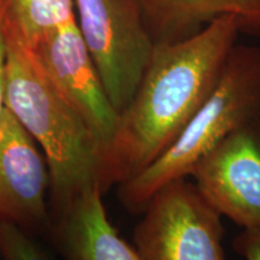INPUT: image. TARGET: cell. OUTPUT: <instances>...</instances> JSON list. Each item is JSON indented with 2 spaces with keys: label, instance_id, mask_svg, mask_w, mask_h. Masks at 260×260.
I'll return each mask as SVG.
<instances>
[{
  "label": "cell",
  "instance_id": "obj_7",
  "mask_svg": "<svg viewBox=\"0 0 260 260\" xmlns=\"http://www.w3.org/2000/svg\"><path fill=\"white\" fill-rule=\"evenodd\" d=\"M32 48L52 82L86 121L105 151L119 113L107 96L76 17L54 28Z\"/></svg>",
  "mask_w": 260,
  "mask_h": 260
},
{
  "label": "cell",
  "instance_id": "obj_8",
  "mask_svg": "<svg viewBox=\"0 0 260 260\" xmlns=\"http://www.w3.org/2000/svg\"><path fill=\"white\" fill-rule=\"evenodd\" d=\"M45 155L8 107L0 116V218L38 226L47 218Z\"/></svg>",
  "mask_w": 260,
  "mask_h": 260
},
{
  "label": "cell",
  "instance_id": "obj_12",
  "mask_svg": "<svg viewBox=\"0 0 260 260\" xmlns=\"http://www.w3.org/2000/svg\"><path fill=\"white\" fill-rule=\"evenodd\" d=\"M0 256L8 260H47L52 256L24 233L23 226L0 218Z\"/></svg>",
  "mask_w": 260,
  "mask_h": 260
},
{
  "label": "cell",
  "instance_id": "obj_9",
  "mask_svg": "<svg viewBox=\"0 0 260 260\" xmlns=\"http://www.w3.org/2000/svg\"><path fill=\"white\" fill-rule=\"evenodd\" d=\"M103 193L95 180L65 201L67 210L58 230L61 253L70 260H140L133 243L122 239L110 222Z\"/></svg>",
  "mask_w": 260,
  "mask_h": 260
},
{
  "label": "cell",
  "instance_id": "obj_3",
  "mask_svg": "<svg viewBox=\"0 0 260 260\" xmlns=\"http://www.w3.org/2000/svg\"><path fill=\"white\" fill-rule=\"evenodd\" d=\"M260 118V46L236 44L218 82L176 141L134 177L118 184L125 210L142 213L161 186L188 177L198 161L237 129Z\"/></svg>",
  "mask_w": 260,
  "mask_h": 260
},
{
  "label": "cell",
  "instance_id": "obj_1",
  "mask_svg": "<svg viewBox=\"0 0 260 260\" xmlns=\"http://www.w3.org/2000/svg\"><path fill=\"white\" fill-rule=\"evenodd\" d=\"M240 32L239 18L223 15L184 40L154 45L104 151V191L136 176L176 141L218 82Z\"/></svg>",
  "mask_w": 260,
  "mask_h": 260
},
{
  "label": "cell",
  "instance_id": "obj_5",
  "mask_svg": "<svg viewBox=\"0 0 260 260\" xmlns=\"http://www.w3.org/2000/svg\"><path fill=\"white\" fill-rule=\"evenodd\" d=\"M86 46L112 105L122 111L144 75L154 41L138 0H73Z\"/></svg>",
  "mask_w": 260,
  "mask_h": 260
},
{
  "label": "cell",
  "instance_id": "obj_6",
  "mask_svg": "<svg viewBox=\"0 0 260 260\" xmlns=\"http://www.w3.org/2000/svg\"><path fill=\"white\" fill-rule=\"evenodd\" d=\"M189 177L223 217L242 229H260V118L224 139Z\"/></svg>",
  "mask_w": 260,
  "mask_h": 260
},
{
  "label": "cell",
  "instance_id": "obj_13",
  "mask_svg": "<svg viewBox=\"0 0 260 260\" xmlns=\"http://www.w3.org/2000/svg\"><path fill=\"white\" fill-rule=\"evenodd\" d=\"M233 248L247 260H260V229H242L234 239Z\"/></svg>",
  "mask_w": 260,
  "mask_h": 260
},
{
  "label": "cell",
  "instance_id": "obj_14",
  "mask_svg": "<svg viewBox=\"0 0 260 260\" xmlns=\"http://www.w3.org/2000/svg\"><path fill=\"white\" fill-rule=\"evenodd\" d=\"M8 14V0H0V116L5 109V84H6V35L5 19Z\"/></svg>",
  "mask_w": 260,
  "mask_h": 260
},
{
  "label": "cell",
  "instance_id": "obj_2",
  "mask_svg": "<svg viewBox=\"0 0 260 260\" xmlns=\"http://www.w3.org/2000/svg\"><path fill=\"white\" fill-rule=\"evenodd\" d=\"M5 35V106L42 149L52 186L65 203L80 188L99 181L104 146L52 82L8 14Z\"/></svg>",
  "mask_w": 260,
  "mask_h": 260
},
{
  "label": "cell",
  "instance_id": "obj_10",
  "mask_svg": "<svg viewBox=\"0 0 260 260\" xmlns=\"http://www.w3.org/2000/svg\"><path fill=\"white\" fill-rule=\"evenodd\" d=\"M154 44L191 37L223 15H235L242 31L260 35V0H138Z\"/></svg>",
  "mask_w": 260,
  "mask_h": 260
},
{
  "label": "cell",
  "instance_id": "obj_11",
  "mask_svg": "<svg viewBox=\"0 0 260 260\" xmlns=\"http://www.w3.org/2000/svg\"><path fill=\"white\" fill-rule=\"evenodd\" d=\"M73 17V0H8V18L31 47Z\"/></svg>",
  "mask_w": 260,
  "mask_h": 260
},
{
  "label": "cell",
  "instance_id": "obj_4",
  "mask_svg": "<svg viewBox=\"0 0 260 260\" xmlns=\"http://www.w3.org/2000/svg\"><path fill=\"white\" fill-rule=\"evenodd\" d=\"M133 246L140 260H224L222 213L188 177L161 186L145 206Z\"/></svg>",
  "mask_w": 260,
  "mask_h": 260
}]
</instances>
